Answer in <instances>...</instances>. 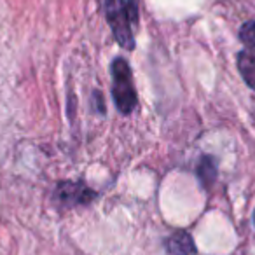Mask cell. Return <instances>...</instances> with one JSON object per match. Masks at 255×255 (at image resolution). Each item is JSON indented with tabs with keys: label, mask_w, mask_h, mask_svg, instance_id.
I'll list each match as a JSON object with an SVG mask.
<instances>
[{
	"label": "cell",
	"mask_w": 255,
	"mask_h": 255,
	"mask_svg": "<svg viewBox=\"0 0 255 255\" xmlns=\"http://www.w3.org/2000/svg\"><path fill=\"white\" fill-rule=\"evenodd\" d=\"M112 95L116 100V107L121 114H131L136 107V91L133 86L129 65L123 58H117L112 63Z\"/></svg>",
	"instance_id": "6da1fadb"
},
{
	"label": "cell",
	"mask_w": 255,
	"mask_h": 255,
	"mask_svg": "<svg viewBox=\"0 0 255 255\" xmlns=\"http://www.w3.org/2000/svg\"><path fill=\"white\" fill-rule=\"evenodd\" d=\"M105 14L116 40L126 49L135 47L131 25H129V11L124 0H105Z\"/></svg>",
	"instance_id": "7a4b0ae2"
},
{
	"label": "cell",
	"mask_w": 255,
	"mask_h": 255,
	"mask_svg": "<svg viewBox=\"0 0 255 255\" xmlns=\"http://www.w3.org/2000/svg\"><path fill=\"white\" fill-rule=\"evenodd\" d=\"M95 196L96 194L91 189L82 184H75V182H61L56 187V199L68 206L84 205V203L95 199Z\"/></svg>",
	"instance_id": "3957f363"
},
{
	"label": "cell",
	"mask_w": 255,
	"mask_h": 255,
	"mask_svg": "<svg viewBox=\"0 0 255 255\" xmlns=\"http://www.w3.org/2000/svg\"><path fill=\"white\" fill-rule=\"evenodd\" d=\"M166 252L168 255H198L191 234L185 231H177L170 238H166Z\"/></svg>",
	"instance_id": "277c9868"
},
{
	"label": "cell",
	"mask_w": 255,
	"mask_h": 255,
	"mask_svg": "<svg viewBox=\"0 0 255 255\" xmlns=\"http://www.w3.org/2000/svg\"><path fill=\"white\" fill-rule=\"evenodd\" d=\"M238 67H240V72L243 75V79L255 88V53L245 49L238 54Z\"/></svg>",
	"instance_id": "5b68a950"
},
{
	"label": "cell",
	"mask_w": 255,
	"mask_h": 255,
	"mask_svg": "<svg viewBox=\"0 0 255 255\" xmlns=\"http://www.w3.org/2000/svg\"><path fill=\"white\" fill-rule=\"evenodd\" d=\"M196 173H198L199 180H201V184L205 185V187H210V185L215 182L217 178V163L213 157L210 156H203L201 161L198 163V170H196Z\"/></svg>",
	"instance_id": "8992f818"
},
{
	"label": "cell",
	"mask_w": 255,
	"mask_h": 255,
	"mask_svg": "<svg viewBox=\"0 0 255 255\" xmlns=\"http://www.w3.org/2000/svg\"><path fill=\"white\" fill-rule=\"evenodd\" d=\"M240 39L248 51L255 53V21H247L240 28Z\"/></svg>",
	"instance_id": "52a82bcc"
}]
</instances>
